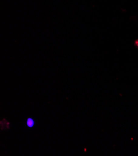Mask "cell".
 <instances>
[{
  "instance_id": "obj_1",
  "label": "cell",
  "mask_w": 138,
  "mask_h": 156,
  "mask_svg": "<svg viewBox=\"0 0 138 156\" xmlns=\"http://www.w3.org/2000/svg\"><path fill=\"white\" fill-rule=\"evenodd\" d=\"M26 124L29 128H32L35 124L34 120L32 118H28L27 120V122H26Z\"/></svg>"
}]
</instances>
